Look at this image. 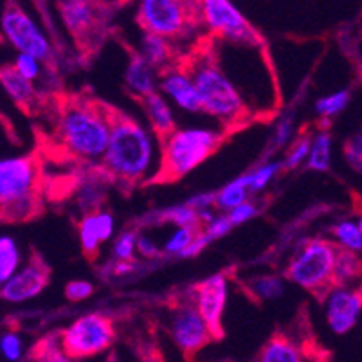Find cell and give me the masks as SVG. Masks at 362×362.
I'll return each mask as SVG.
<instances>
[{"mask_svg": "<svg viewBox=\"0 0 362 362\" xmlns=\"http://www.w3.org/2000/svg\"><path fill=\"white\" fill-rule=\"evenodd\" d=\"M114 339H116V330L110 317L92 312L76 317L58 335V348L65 357L78 362L107 351Z\"/></svg>", "mask_w": 362, "mask_h": 362, "instance_id": "cell-9", "label": "cell"}, {"mask_svg": "<svg viewBox=\"0 0 362 362\" xmlns=\"http://www.w3.org/2000/svg\"><path fill=\"white\" fill-rule=\"evenodd\" d=\"M187 72L192 76L197 96H199L200 110L204 114L211 116L222 127L229 128L238 127L251 117L238 90L213 60L209 49L193 56Z\"/></svg>", "mask_w": 362, "mask_h": 362, "instance_id": "cell-4", "label": "cell"}, {"mask_svg": "<svg viewBox=\"0 0 362 362\" xmlns=\"http://www.w3.org/2000/svg\"><path fill=\"white\" fill-rule=\"evenodd\" d=\"M100 164L110 179L121 184L136 186L157 180L160 139L139 121L112 112L110 137Z\"/></svg>", "mask_w": 362, "mask_h": 362, "instance_id": "cell-1", "label": "cell"}, {"mask_svg": "<svg viewBox=\"0 0 362 362\" xmlns=\"http://www.w3.org/2000/svg\"><path fill=\"white\" fill-rule=\"evenodd\" d=\"M186 204L189 207H193L197 213L213 211L215 209V193H197Z\"/></svg>", "mask_w": 362, "mask_h": 362, "instance_id": "cell-46", "label": "cell"}, {"mask_svg": "<svg viewBox=\"0 0 362 362\" xmlns=\"http://www.w3.org/2000/svg\"><path fill=\"white\" fill-rule=\"evenodd\" d=\"M325 317L335 335L350 334L357 327L362 312V296L358 287L334 285L325 292Z\"/></svg>", "mask_w": 362, "mask_h": 362, "instance_id": "cell-14", "label": "cell"}, {"mask_svg": "<svg viewBox=\"0 0 362 362\" xmlns=\"http://www.w3.org/2000/svg\"><path fill=\"white\" fill-rule=\"evenodd\" d=\"M247 288L259 301H276L287 291V281L278 274H262L249 279Z\"/></svg>", "mask_w": 362, "mask_h": 362, "instance_id": "cell-29", "label": "cell"}, {"mask_svg": "<svg viewBox=\"0 0 362 362\" xmlns=\"http://www.w3.org/2000/svg\"><path fill=\"white\" fill-rule=\"evenodd\" d=\"M249 197H251V192L247 186L245 175H240L215 193V209L218 213H229L236 206L247 202Z\"/></svg>", "mask_w": 362, "mask_h": 362, "instance_id": "cell-26", "label": "cell"}, {"mask_svg": "<svg viewBox=\"0 0 362 362\" xmlns=\"http://www.w3.org/2000/svg\"><path fill=\"white\" fill-rule=\"evenodd\" d=\"M110 110L94 101L74 100L62 108L56 134L69 156L100 164L110 137Z\"/></svg>", "mask_w": 362, "mask_h": 362, "instance_id": "cell-3", "label": "cell"}, {"mask_svg": "<svg viewBox=\"0 0 362 362\" xmlns=\"http://www.w3.org/2000/svg\"><path fill=\"white\" fill-rule=\"evenodd\" d=\"M361 271V263L358 256L351 252L339 251L335 255L334 263V285H342V287H351V281L358 276Z\"/></svg>", "mask_w": 362, "mask_h": 362, "instance_id": "cell-33", "label": "cell"}, {"mask_svg": "<svg viewBox=\"0 0 362 362\" xmlns=\"http://www.w3.org/2000/svg\"><path fill=\"white\" fill-rule=\"evenodd\" d=\"M332 156H334V143H332L330 132L321 128L310 136V150H308L307 166L312 171H328L332 166Z\"/></svg>", "mask_w": 362, "mask_h": 362, "instance_id": "cell-25", "label": "cell"}, {"mask_svg": "<svg viewBox=\"0 0 362 362\" xmlns=\"http://www.w3.org/2000/svg\"><path fill=\"white\" fill-rule=\"evenodd\" d=\"M136 240L137 233L127 229L112 240V256L114 262H136Z\"/></svg>", "mask_w": 362, "mask_h": 362, "instance_id": "cell-36", "label": "cell"}, {"mask_svg": "<svg viewBox=\"0 0 362 362\" xmlns=\"http://www.w3.org/2000/svg\"><path fill=\"white\" fill-rule=\"evenodd\" d=\"M157 85H159V72L150 67L137 52L132 54L127 71H124V87L132 96L143 100L157 92Z\"/></svg>", "mask_w": 362, "mask_h": 362, "instance_id": "cell-19", "label": "cell"}, {"mask_svg": "<svg viewBox=\"0 0 362 362\" xmlns=\"http://www.w3.org/2000/svg\"><path fill=\"white\" fill-rule=\"evenodd\" d=\"M0 88L8 96V100L22 110H31L36 105V98H38L36 85L24 80L11 65L0 67Z\"/></svg>", "mask_w": 362, "mask_h": 362, "instance_id": "cell-20", "label": "cell"}, {"mask_svg": "<svg viewBox=\"0 0 362 362\" xmlns=\"http://www.w3.org/2000/svg\"><path fill=\"white\" fill-rule=\"evenodd\" d=\"M136 255H139L141 258L144 259H153V258H159V256L163 255V249H160L159 243L151 238V236L143 235V233H137Z\"/></svg>", "mask_w": 362, "mask_h": 362, "instance_id": "cell-43", "label": "cell"}, {"mask_svg": "<svg viewBox=\"0 0 362 362\" xmlns=\"http://www.w3.org/2000/svg\"><path fill=\"white\" fill-rule=\"evenodd\" d=\"M65 28L76 38H85L94 33L98 25V9L92 2L85 0H65L58 4Z\"/></svg>", "mask_w": 362, "mask_h": 362, "instance_id": "cell-18", "label": "cell"}, {"mask_svg": "<svg viewBox=\"0 0 362 362\" xmlns=\"http://www.w3.org/2000/svg\"><path fill=\"white\" fill-rule=\"evenodd\" d=\"M226 215L233 227L242 226V223H247L249 220H252L258 215V206H256L255 202H251V200H247V202L240 204V206H236L235 209H231V211L226 213Z\"/></svg>", "mask_w": 362, "mask_h": 362, "instance_id": "cell-42", "label": "cell"}, {"mask_svg": "<svg viewBox=\"0 0 362 362\" xmlns=\"http://www.w3.org/2000/svg\"><path fill=\"white\" fill-rule=\"evenodd\" d=\"M11 67L15 69L24 80L31 81V83H36V81L42 78V74H44V64L28 54H16Z\"/></svg>", "mask_w": 362, "mask_h": 362, "instance_id": "cell-38", "label": "cell"}, {"mask_svg": "<svg viewBox=\"0 0 362 362\" xmlns=\"http://www.w3.org/2000/svg\"><path fill=\"white\" fill-rule=\"evenodd\" d=\"M148 218H150L151 223H171L175 227H195V229H200L199 213L193 207L187 206L186 202L170 206L163 211L151 213Z\"/></svg>", "mask_w": 362, "mask_h": 362, "instance_id": "cell-28", "label": "cell"}, {"mask_svg": "<svg viewBox=\"0 0 362 362\" xmlns=\"http://www.w3.org/2000/svg\"><path fill=\"white\" fill-rule=\"evenodd\" d=\"M9 143V130H8V124H6L4 117L0 116V150H2V146H6V144Z\"/></svg>", "mask_w": 362, "mask_h": 362, "instance_id": "cell-49", "label": "cell"}, {"mask_svg": "<svg viewBox=\"0 0 362 362\" xmlns=\"http://www.w3.org/2000/svg\"><path fill=\"white\" fill-rule=\"evenodd\" d=\"M335 255L337 249L330 240H308L288 262L285 271L287 279L303 291L325 296L328 288L334 287Z\"/></svg>", "mask_w": 362, "mask_h": 362, "instance_id": "cell-7", "label": "cell"}, {"mask_svg": "<svg viewBox=\"0 0 362 362\" xmlns=\"http://www.w3.org/2000/svg\"><path fill=\"white\" fill-rule=\"evenodd\" d=\"M141 105L144 108V114H146L148 121H150L151 132L156 134L159 139L166 137L168 134L177 128L175 121V112L171 108V105L160 96L159 92H153L150 96L143 98Z\"/></svg>", "mask_w": 362, "mask_h": 362, "instance_id": "cell-21", "label": "cell"}, {"mask_svg": "<svg viewBox=\"0 0 362 362\" xmlns=\"http://www.w3.org/2000/svg\"><path fill=\"white\" fill-rule=\"evenodd\" d=\"M332 243L335 249L351 255H361L362 249V222L358 216L342 218L332 226Z\"/></svg>", "mask_w": 362, "mask_h": 362, "instance_id": "cell-24", "label": "cell"}, {"mask_svg": "<svg viewBox=\"0 0 362 362\" xmlns=\"http://www.w3.org/2000/svg\"><path fill=\"white\" fill-rule=\"evenodd\" d=\"M223 134L215 128H175L160 139V171L157 180H177L189 175L222 144Z\"/></svg>", "mask_w": 362, "mask_h": 362, "instance_id": "cell-5", "label": "cell"}, {"mask_svg": "<svg viewBox=\"0 0 362 362\" xmlns=\"http://www.w3.org/2000/svg\"><path fill=\"white\" fill-rule=\"evenodd\" d=\"M35 362H74L71 358L65 357L62 354V350L58 348V341H52V342H45L42 344L40 351L35 355Z\"/></svg>", "mask_w": 362, "mask_h": 362, "instance_id": "cell-45", "label": "cell"}, {"mask_svg": "<svg viewBox=\"0 0 362 362\" xmlns=\"http://www.w3.org/2000/svg\"><path fill=\"white\" fill-rule=\"evenodd\" d=\"M351 101V94L346 88H341V90H335L327 94V96L319 98L314 105V110L322 121L335 119L339 114L346 110L348 105Z\"/></svg>", "mask_w": 362, "mask_h": 362, "instance_id": "cell-31", "label": "cell"}, {"mask_svg": "<svg viewBox=\"0 0 362 362\" xmlns=\"http://www.w3.org/2000/svg\"><path fill=\"white\" fill-rule=\"evenodd\" d=\"M168 334L173 344L186 355L197 354L215 339L192 301L179 303L170 312Z\"/></svg>", "mask_w": 362, "mask_h": 362, "instance_id": "cell-12", "label": "cell"}, {"mask_svg": "<svg viewBox=\"0 0 362 362\" xmlns=\"http://www.w3.org/2000/svg\"><path fill=\"white\" fill-rule=\"evenodd\" d=\"M78 206L83 211V215L100 211V207L105 202V182H101L98 177H90L80 182L78 186Z\"/></svg>", "mask_w": 362, "mask_h": 362, "instance_id": "cell-30", "label": "cell"}, {"mask_svg": "<svg viewBox=\"0 0 362 362\" xmlns=\"http://www.w3.org/2000/svg\"><path fill=\"white\" fill-rule=\"evenodd\" d=\"M281 170H283L281 160H265V163L256 166L252 171L245 173L247 186H249L251 195L265 192L267 187L271 186V182L278 177V173Z\"/></svg>", "mask_w": 362, "mask_h": 362, "instance_id": "cell-32", "label": "cell"}, {"mask_svg": "<svg viewBox=\"0 0 362 362\" xmlns=\"http://www.w3.org/2000/svg\"><path fill=\"white\" fill-rule=\"evenodd\" d=\"M25 344L21 334L15 330H4L0 334V358L4 362H21L24 358Z\"/></svg>", "mask_w": 362, "mask_h": 362, "instance_id": "cell-35", "label": "cell"}, {"mask_svg": "<svg viewBox=\"0 0 362 362\" xmlns=\"http://www.w3.org/2000/svg\"><path fill=\"white\" fill-rule=\"evenodd\" d=\"M137 54H139L150 67H153L157 72H160L164 71V69L171 67V62H173V56H175V47H173V44H171L170 40H166V38L150 35V33H143Z\"/></svg>", "mask_w": 362, "mask_h": 362, "instance_id": "cell-22", "label": "cell"}, {"mask_svg": "<svg viewBox=\"0 0 362 362\" xmlns=\"http://www.w3.org/2000/svg\"><path fill=\"white\" fill-rule=\"evenodd\" d=\"M157 92L170 105H175L187 114H200L199 96H197L195 85L186 67H168L159 72V85Z\"/></svg>", "mask_w": 362, "mask_h": 362, "instance_id": "cell-16", "label": "cell"}, {"mask_svg": "<svg viewBox=\"0 0 362 362\" xmlns=\"http://www.w3.org/2000/svg\"><path fill=\"white\" fill-rule=\"evenodd\" d=\"M308 150H310V136L296 137V141H292L281 160L283 170H298L299 166H303L307 163Z\"/></svg>", "mask_w": 362, "mask_h": 362, "instance_id": "cell-37", "label": "cell"}, {"mask_svg": "<svg viewBox=\"0 0 362 362\" xmlns=\"http://www.w3.org/2000/svg\"><path fill=\"white\" fill-rule=\"evenodd\" d=\"M24 262L18 242L9 235H0V287L21 269Z\"/></svg>", "mask_w": 362, "mask_h": 362, "instance_id": "cell-27", "label": "cell"}, {"mask_svg": "<svg viewBox=\"0 0 362 362\" xmlns=\"http://www.w3.org/2000/svg\"><path fill=\"white\" fill-rule=\"evenodd\" d=\"M49 283V267L40 258H31L0 287V298L8 303H25L45 291Z\"/></svg>", "mask_w": 362, "mask_h": 362, "instance_id": "cell-15", "label": "cell"}, {"mask_svg": "<svg viewBox=\"0 0 362 362\" xmlns=\"http://www.w3.org/2000/svg\"><path fill=\"white\" fill-rule=\"evenodd\" d=\"M136 267L137 262H112L110 274L117 276V278H123V276H128L136 271Z\"/></svg>", "mask_w": 362, "mask_h": 362, "instance_id": "cell-48", "label": "cell"}, {"mask_svg": "<svg viewBox=\"0 0 362 362\" xmlns=\"http://www.w3.org/2000/svg\"><path fill=\"white\" fill-rule=\"evenodd\" d=\"M294 141V119L292 116H283L274 128L272 143L274 148H285Z\"/></svg>", "mask_w": 362, "mask_h": 362, "instance_id": "cell-40", "label": "cell"}, {"mask_svg": "<svg viewBox=\"0 0 362 362\" xmlns=\"http://www.w3.org/2000/svg\"><path fill=\"white\" fill-rule=\"evenodd\" d=\"M305 362H322V361H321V358H317V357H310V355L307 354V361H305Z\"/></svg>", "mask_w": 362, "mask_h": 362, "instance_id": "cell-50", "label": "cell"}, {"mask_svg": "<svg viewBox=\"0 0 362 362\" xmlns=\"http://www.w3.org/2000/svg\"><path fill=\"white\" fill-rule=\"evenodd\" d=\"M227 298H229V279L222 272L202 279L193 291L192 303L215 339L223 335V312L227 307Z\"/></svg>", "mask_w": 362, "mask_h": 362, "instance_id": "cell-13", "label": "cell"}, {"mask_svg": "<svg viewBox=\"0 0 362 362\" xmlns=\"http://www.w3.org/2000/svg\"><path fill=\"white\" fill-rule=\"evenodd\" d=\"M307 351L287 335L278 334L267 341L256 362H305Z\"/></svg>", "mask_w": 362, "mask_h": 362, "instance_id": "cell-23", "label": "cell"}, {"mask_svg": "<svg viewBox=\"0 0 362 362\" xmlns=\"http://www.w3.org/2000/svg\"><path fill=\"white\" fill-rule=\"evenodd\" d=\"M94 294V285L88 279H72L65 287V298L69 301H85Z\"/></svg>", "mask_w": 362, "mask_h": 362, "instance_id": "cell-41", "label": "cell"}, {"mask_svg": "<svg viewBox=\"0 0 362 362\" xmlns=\"http://www.w3.org/2000/svg\"><path fill=\"white\" fill-rule=\"evenodd\" d=\"M344 157H346L348 164L354 168L357 173H361L362 168V137L361 134H355L354 137H350L344 148Z\"/></svg>", "mask_w": 362, "mask_h": 362, "instance_id": "cell-44", "label": "cell"}, {"mask_svg": "<svg viewBox=\"0 0 362 362\" xmlns=\"http://www.w3.org/2000/svg\"><path fill=\"white\" fill-rule=\"evenodd\" d=\"M114 233H116V218L112 213L103 211V209L90 213V215H83L78 223L81 249L88 256L98 255L100 247L114 238Z\"/></svg>", "mask_w": 362, "mask_h": 362, "instance_id": "cell-17", "label": "cell"}, {"mask_svg": "<svg viewBox=\"0 0 362 362\" xmlns=\"http://www.w3.org/2000/svg\"><path fill=\"white\" fill-rule=\"evenodd\" d=\"M200 24L213 36L223 42H259L256 29L249 24L242 11L229 0H204L199 2Z\"/></svg>", "mask_w": 362, "mask_h": 362, "instance_id": "cell-11", "label": "cell"}, {"mask_svg": "<svg viewBox=\"0 0 362 362\" xmlns=\"http://www.w3.org/2000/svg\"><path fill=\"white\" fill-rule=\"evenodd\" d=\"M199 231L200 229H195V227H175L166 238L164 245L160 247V249H163V255L180 256V252L195 240Z\"/></svg>", "mask_w": 362, "mask_h": 362, "instance_id": "cell-34", "label": "cell"}, {"mask_svg": "<svg viewBox=\"0 0 362 362\" xmlns=\"http://www.w3.org/2000/svg\"><path fill=\"white\" fill-rule=\"evenodd\" d=\"M38 175L33 156H0V220L22 222L36 215Z\"/></svg>", "mask_w": 362, "mask_h": 362, "instance_id": "cell-6", "label": "cell"}, {"mask_svg": "<svg viewBox=\"0 0 362 362\" xmlns=\"http://www.w3.org/2000/svg\"><path fill=\"white\" fill-rule=\"evenodd\" d=\"M0 36L18 54H28L40 60L51 62L52 45L42 25L16 4H8L0 13Z\"/></svg>", "mask_w": 362, "mask_h": 362, "instance_id": "cell-10", "label": "cell"}, {"mask_svg": "<svg viewBox=\"0 0 362 362\" xmlns=\"http://www.w3.org/2000/svg\"><path fill=\"white\" fill-rule=\"evenodd\" d=\"M215 362H229V361H215Z\"/></svg>", "mask_w": 362, "mask_h": 362, "instance_id": "cell-51", "label": "cell"}, {"mask_svg": "<svg viewBox=\"0 0 362 362\" xmlns=\"http://www.w3.org/2000/svg\"><path fill=\"white\" fill-rule=\"evenodd\" d=\"M137 22L150 35L166 38L171 44L200 24L199 2L180 0H143L137 8Z\"/></svg>", "mask_w": 362, "mask_h": 362, "instance_id": "cell-8", "label": "cell"}, {"mask_svg": "<svg viewBox=\"0 0 362 362\" xmlns=\"http://www.w3.org/2000/svg\"><path fill=\"white\" fill-rule=\"evenodd\" d=\"M231 229L233 226L231 222H229V218H227L226 213H215L213 218L209 220L206 226L200 227V231L204 233V236H206L209 242H215V240L223 238V236L231 233Z\"/></svg>", "mask_w": 362, "mask_h": 362, "instance_id": "cell-39", "label": "cell"}, {"mask_svg": "<svg viewBox=\"0 0 362 362\" xmlns=\"http://www.w3.org/2000/svg\"><path fill=\"white\" fill-rule=\"evenodd\" d=\"M209 243L211 242H209V240L204 236V233L199 231V235L195 236V240H193V242L189 243V245H187L182 252H180L179 258H195V256H199L200 252H202L204 249L209 245Z\"/></svg>", "mask_w": 362, "mask_h": 362, "instance_id": "cell-47", "label": "cell"}, {"mask_svg": "<svg viewBox=\"0 0 362 362\" xmlns=\"http://www.w3.org/2000/svg\"><path fill=\"white\" fill-rule=\"evenodd\" d=\"M209 52L223 74L229 78L238 90L249 116L252 114H267L271 107L267 105V94L274 88L271 78L267 56L263 54L262 40L259 42H223L213 40L209 44Z\"/></svg>", "mask_w": 362, "mask_h": 362, "instance_id": "cell-2", "label": "cell"}]
</instances>
